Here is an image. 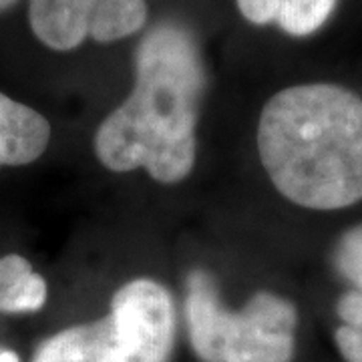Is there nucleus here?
<instances>
[{"label":"nucleus","instance_id":"f257e3e1","mask_svg":"<svg viewBox=\"0 0 362 362\" xmlns=\"http://www.w3.org/2000/svg\"><path fill=\"white\" fill-rule=\"evenodd\" d=\"M206 66L194 35L180 23L153 26L135 52V87L105 117L95 153L111 171L147 169L177 183L195 163V127L206 93Z\"/></svg>","mask_w":362,"mask_h":362},{"label":"nucleus","instance_id":"f03ea898","mask_svg":"<svg viewBox=\"0 0 362 362\" xmlns=\"http://www.w3.org/2000/svg\"><path fill=\"white\" fill-rule=\"evenodd\" d=\"M258 153L274 187L296 206L330 211L362 199V99L340 85L280 90L258 123Z\"/></svg>","mask_w":362,"mask_h":362},{"label":"nucleus","instance_id":"7ed1b4c3","mask_svg":"<svg viewBox=\"0 0 362 362\" xmlns=\"http://www.w3.org/2000/svg\"><path fill=\"white\" fill-rule=\"evenodd\" d=\"M173 334L169 292L156 280L137 278L117 290L107 316L52 334L33 362H168Z\"/></svg>","mask_w":362,"mask_h":362},{"label":"nucleus","instance_id":"20e7f679","mask_svg":"<svg viewBox=\"0 0 362 362\" xmlns=\"http://www.w3.org/2000/svg\"><path fill=\"white\" fill-rule=\"evenodd\" d=\"M185 322L192 349L204 362H292L294 356L298 312L292 302L258 292L242 310L230 312L207 272L187 276Z\"/></svg>","mask_w":362,"mask_h":362},{"label":"nucleus","instance_id":"39448f33","mask_svg":"<svg viewBox=\"0 0 362 362\" xmlns=\"http://www.w3.org/2000/svg\"><path fill=\"white\" fill-rule=\"evenodd\" d=\"M145 0H30L28 25L52 51H73L87 39L115 42L143 28Z\"/></svg>","mask_w":362,"mask_h":362},{"label":"nucleus","instance_id":"423d86ee","mask_svg":"<svg viewBox=\"0 0 362 362\" xmlns=\"http://www.w3.org/2000/svg\"><path fill=\"white\" fill-rule=\"evenodd\" d=\"M51 141V125L39 111L0 93V168L28 165Z\"/></svg>","mask_w":362,"mask_h":362},{"label":"nucleus","instance_id":"0eeeda50","mask_svg":"<svg viewBox=\"0 0 362 362\" xmlns=\"http://www.w3.org/2000/svg\"><path fill=\"white\" fill-rule=\"evenodd\" d=\"M254 25H278L292 37H308L326 25L338 0H235Z\"/></svg>","mask_w":362,"mask_h":362},{"label":"nucleus","instance_id":"6e6552de","mask_svg":"<svg viewBox=\"0 0 362 362\" xmlns=\"http://www.w3.org/2000/svg\"><path fill=\"white\" fill-rule=\"evenodd\" d=\"M342 326L337 328V346L346 362H362V292L352 290L340 296L337 304Z\"/></svg>","mask_w":362,"mask_h":362},{"label":"nucleus","instance_id":"1a4fd4ad","mask_svg":"<svg viewBox=\"0 0 362 362\" xmlns=\"http://www.w3.org/2000/svg\"><path fill=\"white\" fill-rule=\"evenodd\" d=\"M332 262L338 274L362 292V223L352 226L338 238Z\"/></svg>","mask_w":362,"mask_h":362},{"label":"nucleus","instance_id":"9d476101","mask_svg":"<svg viewBox=\"0 0 362 362\" xmlns=\"http://www.w3.org/2000/svg\"><path fill=\"white\" fill-rule=\"evenodd\" d=\"M45 302H47V282H45V278L37 272H28L14 288L6 314L37 312L45 306Z\"/></svg>","mask_w":362,"mask_h":362},{"label":"nucleus","instance_id":"9b49d317","mask_svg":"<svg viewBox=\"0 0 362 362\" xmlns=\"http://www.w3.org/2000/svg\"><path fill=\"white\" fill-rule=\"evenodd\" d=\"M33 272L28 259L18 254H8L0 258V312H8V302L16 284Z\"/></svg>","mask_w":362,"mask_h":362},{"label":"nucleus","instance_id":"f8f14e48","mask_svg":"<svg viewBox=\"0 0 362 362\" xmlns=\"http://www.w3.org/2000/svg\"><path fill=\"white\" fill-rule=\"evenodd\" d=\"M0 362H21V358L16 356V352L8 349H0Z\"/></svg>","mask_w":362,"mask_h":362},{"label":"nucleus","instance_id":"ddd939ff","mask_svg":"<svg viewBox=\"0 0 362 362\" xmlns=\"http://www.w3.org/2000/svg\"><path fill=\"white\" fill-rule=\"evenodd\" d=\"M14 2H18V0H0V13L6 11V8H11Z\"/></svg>","mask_w":362,"mask_h":362}]
</instances>
